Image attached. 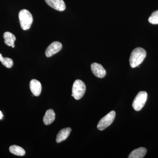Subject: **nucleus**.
Segmentation results:
<instances>
[{
  "mask_svg": "<svg viewBox=\"0 0 158 158\" xmlns=\"http://www.w3.org/2000/svg\"><path fill=\"white\" fill-rule=\"evenodd\" d=\"M3 37L5 39L4 42L6 45L14 48L15 41L16 40V38L14 34L9 32H6L3 34Z\"/></svg>",
  "mask_w": 158,
  "mask_h": 158,
  "instance_id": "13",
  "label": "nucleus"
},
{
  "mask_svg": "<svg viewBox=\"0 0 158 158\" xmlns=\"http://www.w3.org/2000/svg\"><path fill=\"white\" fill-rule=\"evenodd\" d=\"M116 116L115 111H112L103 117L98 124L97 128L100 131H103L113 123Z\"/></svg>",
  "mask_w": 158,
  "mask_h": 158,
  "instance_id": "5",
  "label": "nucleus"
},
{
  "mask_svg": "<svg viewBox=\"0 0 158 158\" xmlns=\"http://www.w3.org/2000/svg\"><path fill=\"white\" fill-rule=\"evenodd\" d=\"M30 89L34 96H38L40 95L42 90L41 83L35 79L31 80L30 83Z\"/></svg>",
  "mask_w": 158,
  "mask_h": 158,
  "instance_id": "9",
  "label": "nucleus"
},
{
  "mask_svg": "<svg viewBox=\"0 0 158 158\" xmlns=\"http://www.w3.org/2000/svg\"><path fill=\"white\" fill-rule=\"evenodd\" d=\"M9 151L15 155L18 156H23L25 155L24 149L20 146L16 145H11L9 147Z\"/></svg>",
  "mask_w": 158,
  "mask_h": 158,
  "instance_id": "14",
  "label": "nucleus"
},
{
  "mask_svg": "<svg viewBox=\"0 0 158 158\" xmlns=\"http://www.w3.org/2000/svg\"><path fill=\"white\" fill-rule=\"evenodd\" d=\"M91 70L94 75L99 78H102L106 76V71L101 64L98 63H92L91 65Z\"/></svg>",
  "mask_w": 158,
  "mask_h": 158,
  "instance_id": "7",
  "label": "nucleus"
},
{
  "mask_svg": "<svg viewBox=\"0 0 158 158\" xmlns=\"http://www.w3.org/2000/svg\"><path fill=\"white\" fill-rule=\"evenodd\" d=\"M2 117H3L2 113V112H1V111H0V119H2Z\"/></svg>",
  "mask_w": 158,
  "mask_h": 158,
  "instance_id": "17",
  "label": "nucleus"
},
{
  "mask_svg": "<svg viewBox=\"0 0 158 158\" xmlns=\"http://www.w3.org/2000/svg\"><path fill=\"white\" fill-rule=\"evenodd\" d=\"M146 56V52L141 48L133 50L130 57V64L132 68L139 66Z\"/></svg>",
  "mask_w": 158,
  "mask_h": 158,
  "instance_id": "1",
  "label": "nucleus"
},
{
  "mask_svg": "<svg viewBox=\"0 0 158 158\" xmlns=\"http://www.w3.org/2000/svg\"><path fill=\"white\" fill-rule=\"evenodd\" d=\"M147 153V149L144 147L139 148L133 150L130 153L128 158H142Z\"/></svg>",
  "mask_w": 158,
  "mask_h": 158,
  "instance_id": "12",
  "label": "nucleus"
},
{
  "mask_svg": "<svg viewBox=\"0 0 158 158\" xmlns=\"http://www.w3.org/2000/svg\"><path fill=\"white\" fill-rule=\"evenodd\" d=\"M0 62L4 66L8 68H11L13 65V61L11 59L7 57H3L0 53Z\"/></svg>",
  "mask_w": 158,
  "mask_h": 158,
  "instance_id": "15",
  "label": "nucleus"
},
{
  "mask_svg": "<svg viewBox=\"0 0 158 158\" xmlns=\"http://www.w3.org/2000/svg\"><path fill=\"white\" fill-rule=\"evenodd\" d=\"M85 90L86 86L84 82L80 80H77L74 82L73 86L72 96L78 100L84 96Z\"/></svg>",
  "mask_w": 158,
  "mask_h": 158,
  "instance_id": "3",
  "label": "nucleus"
},
{
  "mask_svg": "<svg viewBox=\"0 0 158 158\" xmlns=\"http://www.w3.org/2000/svg\"><path fill=\"white\" fill-rule=\"evenodd\" d=\"M148 21L152 24H158V10L153 12L148 19Z\"/></svg>",
  "mask_w": 158,
  "mask_h": 158,
  "instance_id": "16",
  "label": "nucleus"
},
{
  "mask_svg": "<svg viewBox=\"0 0 158 158\" xmlns=\"http://www.w3.org/2000/svg\"><path fill=\"white\" fill-rule=\"evenodd\" d=\"M71 131V128L70 127L65 128L60 130L57 135L56 139L57 143H60L62 141L66 140L70 135Z\"/></svg>",
  "mask_w": 158,
  "mask_h": 158,
  "instance_id": "10",
  "label": "nucleus"
},
{
  "mask_svg": "<svg viewBox=\"0 0 158 158\" xmlns=\"http://www.w3.org/2000/svg\"><path fill=\"white\" fill-rule=\"evenodd\" d=\"M45 1L49 6L57 11H64L66 8L63 0H45Z\"/></svg>",
  "mask_w": 158,
  "mask_h": 158,
  "instance_id": "8",
  "label": "nucleus"
},
{
  "mask_svg": "<svg viewBox=\"0 0 158 158\" xmlns=\"http://www.w3.org/2000/svg\"><path fill=\"white\" fill-rule=\"evenodd\" d=\"M56 118V114L53 110L52 109L48 110L44 116V123L46 125H49L52 123Z\"/></svg>",
  "mask_w": 158,
  "mask_h": 158,
  "instance_id": "11",
  "label": "nucleus"
},
{
  "mask_svg": "<svg viewBox=\"0 0 158 158\" xmlns=\"http://www.w3.org/2000/svg\"><path fill=\"white\" fill-rule=\"evenodd\" d=\"M20 24L23 30L26 31L31 28L33 21L31 12L27 9H23L19 13Z\"/></svg>",
  "mask_w": 158,
  "mask_h": 158,
  "instance_id": "2",
  "label": "nucleus"
},
{
  "mask_svg": "<svg viewBox=\"0 0 158 158\" xmlns=\"http://www.w3.org/2000/svg\"><path fill=\"white\" fill-rule=\"evenodd\" d=\"M62 45L61 43L55 41L51 43L45 51V55L47 57L49 58L59 52L62 49Z\"/></svg>",
  "mask_w": 158,
  "mask_h": 158,
  "instance_id": "6",
  "label": "nucleus"
},
{
  "mask_svg": "<svg viewBox=\"0 0 158 158\" xmlns=\"http://www.w3.org/2000/svg\"><path fill=\"white\" fill-rule=\"evenodd\" d=\"M147 93L145 91L139 92L133 101V109L136 111H140L144 106L147 101Z\"/></svg>",
  "mask_w": 158,
  "mask_h": 158,
  "instance_id": "4",
  "label": "nucleus"
}]
</instances>
